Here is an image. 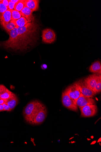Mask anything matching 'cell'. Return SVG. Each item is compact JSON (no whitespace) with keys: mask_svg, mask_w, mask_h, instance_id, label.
<instances>
[{"mask_svg":"<svg viewBox=\"0 0 101 152\" xmlns=\"http://www.w3.org/2000/svg\"><path fill=\"white\" fill-rule=\"evenodd\" d=\"M4 111V107L3 104H0V112Z\"/></svg>","mask_w":101,"mask_h":152,"instance_id":"29","label":"cell"},{"mask_svg":"<svg viewBox=\"0 0 101 152\" xmlns=\"http://www.w3.org/2000/svg\"><path fill=\"white\" fill-rule=\"evenodd\" d=\"M64 92L76 102L81 94L78 88L74 83L67 87Z\"/></svg>","mask_w":101,"mask_h":152,"instance_id":"9","label":"cell"},{"mask_svg":"<svg viewBox=\"0 0 101 152\" xmlns=\"http://www.w3.org/2000/svg\"><path fill=\"white\" fill-rule=\"evenodd\" d=\"M20 12L22 16L25 18L28 23L32 21L34 17L33 15V12L31 9L25 6Z\"/></svg>","mask_w":101,"mask_h":152,"instance_id":"13","label":"cell"},{"mask_svg":"<svg viewBox=\"0 0 101 152\" xmlns=\"http://www.w3.org/2000/svg\"><path fill=\"white\" fill-rule=\"evenodd\" d=\"M11 20V12L10 10L8 9L4 13L0 20V23L3 26L8 23Z\"/></svg>","mask_w":101,"mask_h":152,"instance_id":"15","label":"cell"},{"mask_svg":"<svg viewBox=\"0 0 101 152\" xmlns=\"http://www.w3.org/2000/svg\"><path fill=\"white\" fill-rule=\"evenodd\" d=\"M81 117L88 118L95 115L97 112V107L95 104L85 106L80 108Z\"/></svg>","mask_w":101,"mask_h":152,"instance_id":"6","label":"cell"},{"mask_svg":"<svg viewBox=\"0 0 101 152\" xmlns=\"http://www.w3.org/2000/svg\"><path fill=\"white\" fill-rule=\"evenodd\" d=\"M13 93L6 88L0 93V98L7 101L12 96Z\"/></svg>","mask_w":101,"mask_h":152,"instance_id":"17","label":"cell"},{"mask_svg":"<svg viewBox=\"0 0 101 152\" xmlns=\"http://www.w3.org/2000/svg\"><path fill=\"white\" fill-rule=\"evenodd\" d=\"M74 84L78 88L81 93L84 96L93 98L95 95L93 90L86 86L84 79H81L75 82Z\"/></svg>","mask_w":101,"mask_h":152,"instance_id":"7","label":"cell"},{"mask_svg":"<svg viewBox=\"0 0 101 152\" xmlns=\"http://www.w3.org/2000/svg\"><path fill=\"white\" fill-rule=\"evenodd\" d=\"M20 0H10V1L15 4L17 3L20 1Z\"/></svg>","mask_w":101,"mask_h":152,"instance_id":"31","label":"cell"},{"mask_svg":"<svg viewBox=\"0 0 101 152\" xmlns=\"http://www.w3.org/2000/svg\"><path fill=\"white\" fill-rule=\"evenodd\" d=\"M4 108V111L10 112L11 110L7 104L5 102L3 104Z\"/></svg>","mask_w":101,"mask_h":152,"instance_id":"25","label":"cell"},{"mask_svg":"<svg viewBox=\"0 0 101 152\" xmlns=\"http://www.w3.org/2000/svg\"><path fill=\"white\" fill-rule=\"evenodd\" d=\"M39 2L38 0H24L25 6L31 9L33 12L38 10Z\"/></svg>","mask_w":101,"mask_h":152,"instance_id":"12","label":"cell"},{"mask_svg":"<svg viewBox=\"0 0 101 152\" xmlns=\"http://www.w3.org/2000/svg\"><path fill=\"white\" fill-rule=\"evenodd\" d=\"M90 72L92 73L101 74V64L99 61L93 63L89 68Z\"/></svg>","mask_w":101,"mask_h":152,"instance_id":"16","label":"cell"},{"mask_svg":"<svg viewBox=\"0 0 101 152\" xmlns=\"http://www.w3.org/2000/svg\"><path fill=\"white\" fill-rule=\"evenodd\" d=\"M76 102L79 108L86 105L95 104V100L93 98L84 96L81 93L76 100Z\"/></svg>","mask_w":101,"mask_h":152,"instance_id":"10","label":"cell"},{"mask_svg":"<svg viewBox=\"0 0 101 152\" xmlns=\"http://www.w3.org/2000/svg\"><path fill=\"white\" fill-rule=\"evenodd\" d=\"M6 87L3 85H0V93L4 90Z\"/></svg>","mask_w":101,"mask_h":152,"instance_id":"27","label":"cell"},{"mask_svg":"<svg viewBox=\"0 0 101 152\" xmlns=\"http://www.w3.org/2000/svg\"><path fill=\"white\" fill-rule=\"evenodd\" d=\"M9 1V6L8 8L9 9L11 10H14V6L15 4L12 2L10 1V0H8Z\"/></svg>","mask_w":101,"mask_h":152,"instance_id":"24","label":"cell"},{"mask_svg":"<svg viewBox=\"0 0 101 152\" xmlns=\"http://www.w3.org/2000/svg\"><path fill=\"white\" fill-rule=\"evenodd\" d=\"M16 26L15 24L12 20L8 23L2 26V27L7 33L13 29Z\"/></svg>","mask_w":101,"mask_h":152,"instance_id":"20","label":"cell"},{"mask_svg":"<svg viewBox=\"0 0 101 152\" xmlns=\"http://www.w3.org/2000/svg\"><path fill=\"white\" fill-rule=\"evenodd\" d=\"M100 77V75L94 74L86 77L84 80L85 84L93 90Z\"/></svg>","mask_w":101,"mask_h":152,"instance_id":"11","label":"cell"},{"mask_svg":"<svg viewBox=\"0 0 101 152\" xmlns=\"http://www.w3.org/2000/svg\"><path fill=\"white\" fill-rule=\"evenodd\" d=\"M42 40L47 44H52L56 40V35L54 31L51 29L47 28L42 31Z\"/></svg>","mask_w":101,"mask_h":152,"instance_id":"8","label":"cell"},{"mask_svg":"<svg viewBox=\"0 0 101 152\" xmlns=\"http://www.w3.org/2000/svg\"><path fill=\"white\" fill-rule=\"evenodd\" d=\"M17 28L18 27L16 26L13 29L8 33L9 36V39L4 42H0V47L6 49L10 48L13 50H19Z\"/></svg>","mask_w":101,"mask_h":152,"instance_id":"3","label":"cell"},{"mask_svg":"<svg viewBox=\"0 0 101 152\" xmlns=\"http://www.w3.org/2000/svg\"><path fill=\"white\" fill-rule=\"evenodd\" d=\"M47 114V109L44 105L39 110L30 124L32 125H40L45 120Z\"/></svg>","mask_w":101,"mask_h":152,"instance_id":"5","label":"cell"},{"mask_svg":"<svg viewBox=\"0 0 101 152\" xmlns=\"http://www.w3.org/2000/svg\"><path fill=\"white\" fill-rule=\"evenodd\" d=\"M63 105L68 109L75 112L78 111V107L76 102L70 97L68 95L63 92L62 95Z\"/></svg>","mask_w":101,"mask_h":152,"instance_id":"4","label":"cell"},{"mask_svg":"<svg viewBox=\"0 0 101 152\" xmlns=\"http://www.w3.org/2000/svg\"><path fill=\"white\" fill-rule=\"evenodd\" d=\"M6 102L9 107L11 111L19 103V100L17 95L13 93L11 97L6 101Z\"/></svg>","mask_w":101,"mask_h":152,"instance_id":"14","label":"cell"},{"mask_svg":"<svg viewBox=\"0 0 101 152\" xmlns=\"http://www.w3.org/2000/svg\"><path fill=\"white\" fill-rule=\"evenodd\" d=\"M93 91L95 95L100 92L101 91V77L100 78L97 84L93 89Z\"/></svg>","mask_w":101,"mask_h":152,"instance_id":"22","label":"cell"},{"mask_svg":"<svg viewBox=\"0 0 101 152\" xmlns=\"http://www.w3.org/2000/svg\"><path fill=\"white\" fill-rule=\"evenodd\" d=\"M41 68L42 69H46L47 68V65L46 64H43L41 66Z\"/></svg>","mask_w":101,"mask_h":152,"instance_id":"28","label":"cell"},{"mask_svg":"<svg viewBox=\"0 0 101 152\" xmlns=\"http://www.w3.org/2000/svg\"><path fill=\"white\" fill-rule=\"evenodd\" d=\"M0 99H1V98H0Z\"/></svg>","mask_w":101,"mask_h":152,"instance_id":"32","label":"cell"},{"mask_svg":"<svg viewBox=\"0 0 101 152\" xmlns=\"http://www.w3.org/2000/svg\"><path fill=\"white\" fill-rule=\"evenodd\" d=\"M12 21L16 26L18 27H23L29 23L25 18L23 17L18 20Z\"/></svg>","mask_w":101,"mask_h":152,"instance_id":"18","label":"cell"},{"mask_svg":"<svg viewBox=\"0 0 101 152\" xmlns=\"http://www.w3.org/2000/svg\"><path fill=\"white\" fill-rule=\"evenodd\" d=\"M6 101L1 99H0V104H3L5 103Z\"/></svg>","mask_w":101,"mask_h":152,"instance_id":"30","label":"cell"},{"mask_svg":"<svg viewBox=\"0 0 101 152\" xmlns=\"http://www.w3.org/2000/svg\"><path fill=\"white\" fill-rule=\"evenodd\" d=\"M43 105L44 104L38 100L33 101L28 103L24 107L23 112L26 121L30 123Z\"/></svg>","mask_w":101,"mask_h":152,"instance_id":"2","label":"cell"},{"mask_svg":"<svg viewBox=\"0 0 101 152\" xmlns=\"http://www.w3.org/2000/svg\"><path fill=\"white\" fill-rule=\"evenodd\" d=\"M3 4L9 9V1L8 0H2V2Z\"/></svg>","mask_w":101,"mask_h":152,"instance_id":"26","label":"cell"},{"mask_svg":"<svg viewBox=\"0 0 101 152\" xmlns=\"http://www.w3.org/2000/svg\"><path fill=\"white\" fill-rule=\"evenodd\" d=\"M25 6L24 0H20L19 2L15 4L14 10L20 12Z\"/></svg>","mask_w":101,"mask_h":152,"instance_id":"21","label":"cell"},{"mask_svg":"<svg viewBox=\"0 0 101 152\" xmlns=\"http://www.w3.org/2000/svg\"><path fill=\"white\" fill-rule=\"evenodd\" d=\"M2 0H0V20L1 19L4 13L9 9L2 2Z\"/></svg>","mask_w":101,"mask_h":152,"instance_id":"23","label":"cell"},{"mask_svg":"<svg viewBox=\"0 0 101 152\" xmlns=\"http://www.w3.org/2000/svg\"><path fill=\"white\" fill-rule=\"evenodd\" d=\"M39 27L34 17L31 22L23 27H18L19 50H26L29 45H33L36 40V36Z\"/></svg>","mask_w":101,"mask_h":152,"instance_id":"1","label":"cell"},{"mask_svg":"<svg viewBox=\"0 0 101 152\" xmlns=\"http://www.w3.org/2000/svg\"><path fill=\"white\" fill-rule=\"evenodd\" d=\"M11 12V20H16L22 17L20 12L15 10H10Z\"/></svg>","mask_w":101,"mask_h":152,"instance_id":"19","label":"cell"}]
</instances>
